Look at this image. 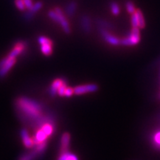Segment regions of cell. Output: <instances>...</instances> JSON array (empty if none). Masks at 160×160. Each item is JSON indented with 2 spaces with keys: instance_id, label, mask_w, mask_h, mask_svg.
<instances>
[{
  "instance_id": "obj_6",
  "label": "cell",
  "mask_w": 160,
  "mask_h": 160,
  "mask_svg": "<svg viewBox=\"0 0 160 160\" xmlns=\"http://www.w3.org/2000/svg\"><path fill=\"white\" fill-rule=\"evenodd\" d=\"M99 33L101 34L102 37H103V39L107 42L108 43H109L111 45H118L120 44V39H118L117 37H116L115 36L112 35L111 33H109L108 31L106 29L102 28H99Z\"/></svg>"
},
{
  "instance_id": "obj_10",
  "label": "cell",
  "mask_w": 160,
  "mask_h": 160,
  "mask_svg": "<svg viewBox=\"0 0 160 160\" xmlns=\"http://www.w3.org/2000/svg\"><path fill=\"white\" fill-rule=\"evenodd\" d=\"M67 82L65 79H61V78H58V79H56L51 84V87H50L49 90V93L51 97H55L56 95L57 94L58 90L63 84Z\"/></svg>"
},
{
  "instance_id": "obj_24",
  "label": "cell",
  "mask_w": 160,
  "mask_h": 160,
  "mask_svg": "<svg viewBox=\"0 0 160 160\" xmlns=\"http://www.w3.org/2000/svg\"><path fill=\"white\" fill-rule=\"evenodd\" d=\"M48 17L49 18H51L53 22L59 23V16H58L57 12L55 11V10H51V11H49Z\"/></svg>"
},
{
  "instance_id": "obj_25",
  "label": "cell",
  "mask_w": 160,
  "mask_h": 160,
  "mask_svg": "<svg viewBox=\"0 0 160 160\" xmlns=\"http://www.w3.org/2000/svg\"><path fill=\"white\" fill-rule=\"evenodd\" d=\"M15 5L18 10L20 11H24L26 9L24 0H15Z\"/></svg>"
},
{
  "instance_id": "obj_12",
  "label": "cell",
  "mask_w": 160,
  "mask_h": 160,
  "mask_svg": "<svg viewBox=\"0 0 160 160\" xmlns=\"http://www.w3.org/2000/svg\"><path fill=\"white\" fill-rule=\"evenodd\" d=\"M42 131L45 132V134L48 137H51L54 133L56 130V122H45L40 127Z\"/></svg>"
},
{
  "instance_id": "obj_23",
  "label": "cell",
  "mask_w": 160,
  "mask_h": 160,
  "mask_svg": "<svg viewBox=\"0 0 160 160\" xmlns=\"http://www.w3.org/2000/svg\"><path fill=\"white\" fill-rule=\"evenodd\" d=\"M131 17V22L132 28H139V22H138V17L137 13H132Z\"/></svg>"
},
{
  "instance_id": "obj_28",
  "label": "cell",
  "mask_w": 160,
  "mask_h": 160,
  "mask_svg": "<svg viewBox=\"0 0 160 160\" xmlns=\"http://www.w3.org/2000/svg\"><path fill=\"white\" fill-rule=\"evenodd\" d=\"M73 93H74V90H73V88H70V87H68V86H67V88H66V89H65V97H71Z\"/></svg>"
},
{
  "instance_id": "obj_16",
  "label": "cell",
  "mask_w": 160,
  "mask_h": 160,
  "mask_svg": "<svg viewBox=\"0 0 160 160\" xmlns=\"http://www.w3.org/2000/svg\"><path fill=\"white\" fill-rule=\"evenodd\" d=\"M57 160H78V158L75 154L71 153L68 151L59 153Z\"/></svg>"
},
{
  "instance_id": "obj_15",
  "label": "cell",
  "mask_w": 160,
  "mask_h": 160,
  "mask_svg": "<svg viewBox=\"0 0 160 160\" xmlns=\"http://www.w3.org/2000/svg\"><path fill=\"white\" fill-rule=\"evenodd\" d=\"M77 9V4L74 1H71L68 4L65 8L66 14L69 17H73Z\"/></svg>"
},
{
  "instance_id": "obj_11",
  "label": "cell",
  "mask_w": 160,
  "mask_h": 160,
  "mask_svg": "<svg viewBox=\"0 0 160 160\" xmlns=\"http://www.w3.org/2000/svg\"><path fill=\"white\" fill-rule=\"evenodd\" d=\"M61 145H60L59 153L68 151L70 142H71V135L68 133H64L61 137Z\"/></svg>"
},
{
  "instance_id": "obj_1",
  "label": "cell",
  "mask_w": 160,
  "mask_h": 160,
  "mask_svg": "<svg viewBox=\"0 0 160 160\" xmlns=\"http://www.w3.org/2000/svg\"><path fill=\"white\" fill-rule=\"evenodd\" d=\"M16 108L19 119L35 129L39 128L45 122L55 120L52 113H44L42 104L30 98H18L16 101Z\"/></svg>"
},
{
  "instance_id": "obj_26",
  "label": "cell",
  "mask_w": 160,
  "mask_h": 160,
  "mask_svg": "<svg viewBox=\"0 0 160 160\" xmlns=\"http://www.w3.org/2000/svg\"><path fill=\"white\" fill-rule=\"evenodd\" d=\"M153 142L155 145L160 148V131H157L153 136Z\"/></svg>"
},
{
  "instance_id": "obj_27",
  "label": "cell",
  "mask_w": 160,
  "mask_h": 160,
  "mask_svg": "<svg viewBox=\"0 0 160 160\" xmlns=\"http://www.w3.org/2000/svg\"><path fill=\"white\" fill-rule=\"evenodd\" d=\"M67 86H68L67 85V82L65 83V84H63V85L59 88V90H58V91H57L58 95L60 96V97H65V89H66V88H67Z\"/></svg>"
},
{
  "instance_id": "obj_4",
  "label": "cell",
  "mask_w": 160,
  "mask_h": 160,
  "mask_svg": "<svg viewBox=\"0 0 160 160\" xmlns=\"http://www.w3.org/2000/svg\"><path fill=\"white\" fill-rule=\"evenodd\" d=\"M99 89L98 86L95 84H88V85H79L73 88L76 95H82L88 93H93Z\"/></svg>"
},
{
  "instance_id": "obj_7",
  "label": "cell",
  "mask_w": 160,
  "mask_h": 160,
  "mask_svg": "<svg viewBox=\"0 0 160 160\" xmlns=\"http://www.w3.org/2000/svg\"><path fill=\"white\" fill-rule=\"evenodd\" d=\"M20 135H21V138L22 139L23 145L26 148L32 149L34 148L35 143L34 141H33V137H30L29 132L27 129L23 128L22 129L21 133H20Z\"/></svg>"
},
{
  "instance_id": "obj_21",
  "label": "cell",
  "mask_w": 160,
  "mask_h": 160,
  "mask_svg": "<svg viewBox=\"0 0 160 160\" xmlns=\"http://www.w3.org/2000/svg\"><path fill=\"white\" fill-rule=\"evenodd\" d=\"M125 6H126V10H127V11L130 14H132V13H135L136 11H137L134 4L131 1L126 2Z\"/></svg>"
},
{
  "instance_id": "obj_3",
  "label": "cell",
  "mask_w": 160,
  "mask_h": 160,
  "mask_svg": "<svg viewBox=\"0 0 160 160\" xmlns=\"http://www.w3.org/2000/svg\"><path fill=\"white\" fill-rule=\"evenodd\" d=\"M17 62V58H12L8 56L0 60V78L4 77L8 73Z\"/></svg>"
},
{
  "instance_id": "obj_9",
  "label": "cell",
  "mask_w": 160,
  "mask_h": 160,
  "mask_svg": "<svg viewBox=\"0 0 160 160\" xmlns=\"http://www.w3.org/2000/svg\"><path fill=\"white\" fill-rule=\"evenodd\" d=\"M42 8V3L41 2H37L33 4V7L24 13V19H25L26 21H30V20H31L33 18V17H34L36 13H37V11H39Z\"/></svg>"
},
{
  "instance_id": "obj_17",
  "label": "cell",
  "mask_w": 160,
  "mask_h": 160,
  "mask_svg": "<svg viewBox=\"0 0 160 160\" xmlns=\"http://www.w3.org/2000/svg\"><path fill=\"white\" fill-rule=\"evenodd\" d=\"M53 45H41V51L42 52L44 55L47 56H51L53 53Z\"/></svg>"
},
{
  "instance_id": "obj_2",
  "label": "cell",
  "mask_w": 160,
  "mask_h": 160,
  "mask_svg": "<svg viewBox=\"0 0 160 160\" xmlns=\"http://www.w3.org/2000/svg\"><path fill=\"white\" fill-rule=\"evenodd\" d=\"M140 41V32L139 28H133L130 34L125 39L120 40V44L125 46L135 45Z\"/></svg>"
},
{
  "instance_id": "obj_5",
  "label": "cell",
  "mask_w": 160,
  "mask_h": 160,
  "mask_svg": "<svg viewBox=\"0 0 160 160\" xmlns=\"http://www.w3.org/2000/svg\"><path fill=\"white\" fill-rule=\"evenodd\" d=\"M54 10L57 13L58 16H59V24H60V25L62 26L64 32L65 33L69 34L71 33V28H70L68 21V19H66L65 15H64L63 11L59 8H55Z\"/></svg>"
},
{
  "instance_id": "obj_8",
  "label": "cell",
  "mask_w": 160,
  "mask_h": 160,
  "mask_svg": "<svg viewBox=\"0 0 160 160\" xmlns=\"http://www.w3.org/2000/svg\"><path fill=\"white\" fill-rule=\"evenodd\" d=\"M26 48H27V43H26L25 42H17L15 44V45L13 46V50L10 52L8 56L12 58H17L18 56L20 55L22 53H23V52L25 51Z\"/></svg>"
},
{
  "instance_id": "obj_29",
  "label": "cell",
  "mask_w": 160,
  "mask_h": 160,
  "mask_svg": "<svg viewBox=\"0 0 160 160\" xmlns=\"http://www.w3.org/2000/svg\"><path fill=\"white\" fill-rule=\"evenodd\" d=\"M24 2H25L26 9L28 10L31 9L33 5V2H32V0H24Z\"/></svg>"
},
{
  "instance_id": "obj_22",
  "label": "cell",
  "mask_w": 160,
  "mask_h": 160,
  "mask_svg": "<svg viewBox=\"0 0 160 160\" xmlns=\"http://www.w3.org/2000/svg\"><path fill=\"white\" fill-rule=\"evenodd\" d=\"M38 42L40 45H47V44H49V45H53V42L51 41L49 38L43 37V36H41L38 38Z\"/></svg>"
},
{
  "instance_id": "obj_20",
  "label": "cell",
  "mask_w": 160,
  "mask_h": 160,
  "mask_svg": "<svg viewBox=\"0 0 160 160\" xmlns=\"http://www.w3.org/2000/svg\"><path fill=\"white\" fill-rule=\"evenodd\" d=\"M110 8H111V13L114 16H117L120 13L119 6L117 2H111L110 3Z\"/></svg>"
},
{
  "instance_id": "obj_19",
  "label": "cell",
  "mask_w": 160,
  "mask_h": 160,
  "mask_svg": "<svg viewBox=\"0 0 160 160\" xmlns=\"http://www.w3.org/2000/svg\"><path fill=\"white\" fill-rule=\"evenodd\" d=\"M97 24L99 28H102L104 29H111L113 28V26L111 25V23L108 22L107 21L102 19H97Z\"/></svg>"
},
{
  "instance_id": "obj_14",
  "label": "cell",
  "mask_w": 160,
  "mask_h": 160,
  "mask_svg": "<svg viewBox=\"0 0 160 160\" xmlns=\"http://www.w3.org/2000/svg\"><path fill=\"white\" fill-rule=\"evenodd\" d=\"M41 156L34 149L32 148L31 151L27 152V153H23L22 155L20 156L18 160H37Z\"/></svg>"
},
{
  "instance_id": "obj_13",
  "label": "cell",
  "mask_w": 160,
  "mask_h": 160,
  "mask_svg": "<svg viewBox=\"0 0 160 160\" xmlns=\"http://www.w3.org/2000/svg\"><path fill=\"white\" fill-rule=\"evenodd\" d=\"M80 23H81L82 28L86 33H90L91 30V19L88 15H82L80 19Z\"/></svg>"
},
{
  "instance_id": "obj_18",
  "label": "cell",
  "mask_w": 160,
  "mask_h": 160,
  "mask_svg": "<svg viewBox=\"0 0 160 160\" xmlns=\"http://www.w3.org/2000/svg\"><path fill=\"white\" fill-rule=\"evenodd\" d=\"M136 13L137 14L138 17V22H139V28H144L145 27V21L144 19V15L141 10L137 9Z\"/></svg>"
}]
</instances>
